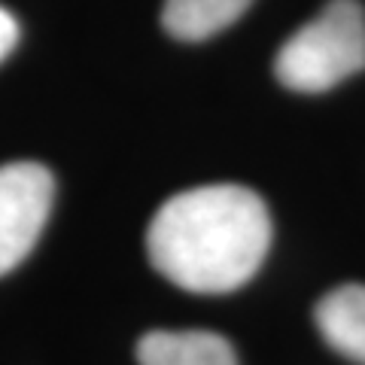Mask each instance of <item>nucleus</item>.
I'll return each mask as SVG.
<instances>
[{
  "label": "nucleus",
  "instance_id": "obj_4",
  "mask_svg": "<svg viewBox=\"0 0 365 365\" xmlns=\"http://www.w3.org/2000/svg\"><path fill=\"white\" fill-rule=\"evenodd\" d=\"M140 365H241L235 347L207 329H155L137 341Z\"/></svg>",
  "mask_w": 365,
  "mask_h": 365
},
{
  "label": "nucleus",
  "instance_id": "obj_3",
  "mask_svg": "<svg viewBox=\"0 0 365 365\" xmlns=\"http://www.w3.org/2000/svg\"><path fill=\"white\" fill-rule=\"evenodd\" d=\"M55 180L37 162L0 168V277L19 268L37 247L52 213Z\"/></svg>",
  "mask_w": 365,
  "mask_h": 365
},
{
  "label": "nucleus",
  "instance_id": "obj_7",
  "mask_svg": "<svg viewBox=\"0 0 365 365\" xmlns=\"http://www.w3.org/2000/svg\"><path fill=\"white\" fill-rule=\"evenodd\" d=\"M16 43H19V21L9 9L0 6V61L16 49Z\"/></svg>",
  "mask_w": 365,
  "mask_h": 365
},
{
  "label": "nucleus",
  "instance_id": "obj_5",
  "mask_svg": "<svg viewBox=\"0 0 365 365\" xmlns=\"http://www.w3.org/2000/svg\"><path fill=\"white\" fill-rule=\"evenodd\" d=\"M317 332L338 356L365 365V287L344 283L326 292L314 307Z\"/></svg>",
  "mask_w": 365,
  "mask_h": 365
},
{
  "label": "nucleus",
  "instance_id": "obj_6",
  "mask_svg": "<svg viewBox=\"0 0 365 365\" xmlns=\"http://www.w3.org/2000/svg\"><path fill=\"white\" fill-rule=\"evenodd\" d=\"M250 4L253 0H165L162 25L182 43H201L235 25Z\"/></svg>",
  "mask_w": 365,
  "mask_h": 365
},
{
  "label": "nucleus",
  "instance_id": "obj_1",
  "mask_svg": "<svg viewBox=\"0 0 365 365\" xmlns=\"http://www.w3.org/2000/svg\"><path fill=\"white\" fill-rule=\"evenodd\" d=\"M274 225L268 204L237 182H210L168 198L146 228V256L174 287L235 292L256 277Z\"/></svg>",
  "mask_w": 365,
  "mask_h": 365
},
{
  "label": "nucleus",
  "instance_id": "obj_2",
  "mask_svg": "<svg viewBox=\"0 0 365 365\" xmlns=\"http://www.w3.org/2000/svg\"><path fill=\"white\" fill-rule=\"evenodd\" d=\"M365 67V9L359 0H329L280 46L274 76L302 95L335 88Z\"/></svg>",
  "mask_w": 365,
  "mask_h": 365
}]
</instances>
